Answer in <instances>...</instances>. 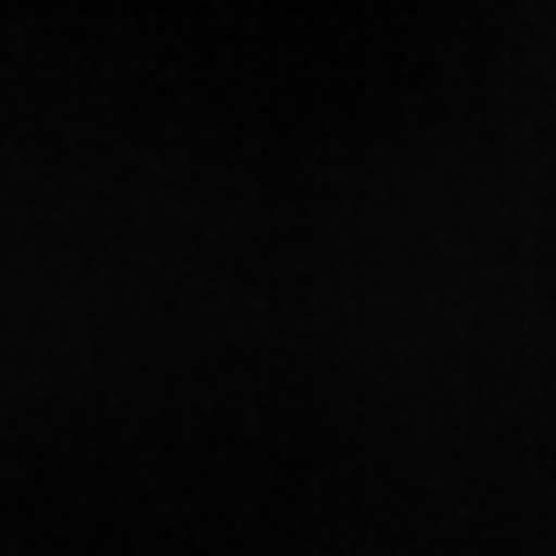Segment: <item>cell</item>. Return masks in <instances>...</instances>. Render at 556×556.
<instances>
[]
</instances>
